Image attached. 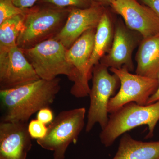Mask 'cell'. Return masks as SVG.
<instances>
[{"mask_svg": "<svg viewBox=\"0 0 159 159\" xmlns=\"http://www.w3.org/2000/svg\"><path fill=\"white\" fill-rule=\"evenodd\" d=\"M105 11L104 6L95 3L87 9L71 8L65 25L53 39L69 49L85 31L97 29Z\"/></svg>", "mask_w": 159, "mask_h": 159, "instance_id": "7c38bea8", "label": "cell"}, {"mask_svg": "<svg viewBox=\"0 0 159 159\" xmlns=\"http://www.w3.org/2000/svg\"><path fill=\"white\" fill-rule=\"evenodd\" d=\"M142 39L139 33L128 29L122 22H118L115 25L110 50L99 63L108 68H125L132 72L134 70L133 52Z\"/></svg>", "mask_w": 159, "mask_h": 159, "instance_id": "8fae6325", "label": "cell"}, {"mask_svg": "<svg viewBox=\"0 0 159 159\" xmlns=\"http://www.w3.org/2000/svg\"><path fill=\"white\" fill-rule=\"evenodd\" d=\"M108 68L99 63L92 71V87L85 131L90 132L97 123L103 129L109 119L107 108L111 98L115 96L120 81L116 74L109 73Z\"/></svg>", "mask_w": 159, "mask_h": 159, "instance_id": "8992f818", "label": "cell"}, {"mask_svg": "<svg viewBox=\"0 0 159 159\" xmlns=\"http://www.w3.org/2000/svg\"><path fill=\"white\" fill-rule=\"evenodd\" d=\"M112 159H159V141L144 142L123 134Z\"/></svg>", "mask_w": 159, "mask_h": 159, "instance_id": "9a60e30c", "label": "cell"}, {"mask_svg": "<svg viewBox=\"0 0 159 159\" xmlns=\"http://www.w3.org/2000/svg\"><path fill=\"white\" fill-rule=\"evenodd\" d=\"M109 70L119 77L120 87L118 93L110 99L108 113L116 111L130 102L140 105H147L148 99L158 88V79L132 74L125 68H111Z\"/></svg>", "mask_w": 159, "mask_h": 159, "instance_id": "52a82bcc", "label": "cell"}, {"mask_svg": "<svg viewBox=\"0 0 159 159\" xmlns=\"http://www.w3.org/2000/svg\"><path fill=\"white\" fill-rule=\"evenodd\" d=\"M28 9L24 28L16 45L25 50L34 47L56 36L65 25L71 8H60L48 5Z\"/></svg>", "mask_w": 159, "mask_h": 159, "instance_id": "7a4b0ae2", "label": "cell"}, {"mask_svg": "<svg viewBox=\"0 0 159 159\" xmlns=\"http://www.w3.org/2000/svg\"><path fill=\"white\" fill-rule=\"evenodd\" d=\"M28 123L0 122V159H27L32 144Z\"/></svg>", "mask_w": 159, "mask_h": 159, "instance_id": "4fadbf2b", "label": "cell"}, {"mask_svg": "<svg viewBox=\"0 0 159 159\" xmlns=\"http://www.w3.org/2000/svg\"><path fill=\"white\" fill-rule=\"evenodd\" d=\"M61 79L38 80L9 89L0 90L1 121L28 123L31 117L54 102Z\"/></svg>", "mask_w": 159, "mask_h": 159, "instance_id": "6da1fadb", "label": "cell"}, {"mask_svg": "<svg viewBox=\"0 0 159 159\" xmlns=\"http://www.w3.org/2000/svg\"><path fill=\"white\" fill-rule=\"evenodd\" d=\"M158 80L159 81L158 88L156 92L148 99V102H147V105L154 103L159 100V75L158 77Z\"/></svg>", "mask_w": 159, "mask_h": 159, "instance_id": "cb8c5ba5", "label": "cell"}, {"mask_svg": "<svg viewBox=\"0 0 159 159\" xmlns=\"http://www.w3.org/2000/svg\"><path fill=\"white\" fill-rule=\"evenodd\" d=\"M25 15L16 16L0 24V50L17 45L18 37L24 28Z\"/></svg>", "mask_w": 159, "mask_h": 159, "instance_id": "e0dca14e", "label": "cell"}, {"mask_svg": "<svg viewBox=\"0 0 159 159\" xmlns=\"http://www.w3.org/2000/svg\"><path fill=\"white\" fill-rule=\"evenodd\" d=\"M96 29L85 31L73 44L66 53V57L73 66L77 77V81L71 88L70 93L77 98L89 96L90 88L89 81L92 78L88 66L93 50Z\"/></svg>", "mask_w": 159, "mask_h": 159, "instance_id": "9c48e42d", "label": "cell"}, {"mask_svg": "<svg viewBox=\"0 0 159 159\" xmlns=\"http://www.w3.org/2000/svg\"><path fill=\"white\" fill-rule=\"evenodd\" d=\"M94 3L103 6H110L115 0H92Z\"/></svg>", "mask_w": 159, "mask_h": 159, "instance_id": "d4e9b609", "label": "cell"}, {"mask_svg": "<svg viewBox=\"0 0 159 159\" xmlns=\"http://www.w3.org/2000/svg\"><path fill=\"white\" fill-rule=\"evenodd\" d=\"M159 121V100L146 105L129 102L109 116L107 125L99 134L100 142L110 147L123 134L142 125H148L145 139H151Z\"/></svg>", "mask_w": 159, "mask_h": 159, "instance_id": "3957f363", "label": "cell"}, {"mask_svg": "<svg viewBox=\"0 0 159 159\" xmlns=\"http://www.w3.org/2000/svg\"><path fill=\"white\" fill-rule=\"evenodd\" d=\"M28 131L31 139L39 140L46 136L48 127L38 119H32L28 124Z\"/></svg>", "mask_w": 159, "mask_h": 159, "instance_id": "ffe728a7", "label": "cell"}, {"mask_svg": "<svg viewBox=\"0 0 159 159\" xmlns=\"http://www.w3.org/2000/svg\"><path fill=\"white\" fill-rule=\"evenodd\" d=\"M145 6L151 8L159 18V0H140Z\"/></svg>", "mask_w": 159, "mask_h": 159, "instance_id": "603a6c76", "label": "cell"}, {"mask_svg": "<svg viewBox=\"0 0 159 159\" xmlns=\"http://www.w3.org/2000/svg\"><path fill=\"white\" fill-rule=\"evenodd\" d=\"M21 50L41 79L50 80L63 75L74 84L77 82L75 70L66 57L67 49L58 41L52 39Z\"/></svg>", "mask_w": 159, "mask_h": 159, "instance_id": "5b68a950", "label": "cell"}, {"mask_svg": "<svg viewBox=\"0 0 159 159\" xmlns=\"http://www.w3.org/2000/svg\"><path fill=\"white\" fill-rule=\"evenodd\" d=\"M39 79L17 45L0 50V90L15 88Z\"/></svg>", "mask_w": 159, "mask_h": 159, "instance_id": "ba28073f", "label": "cell"}, {"mask_svg": "<svg viewBox=\"0 0 159 159\" xmlns=\"http://www.w3.org/2000/svg\"><path fill=\"white\" fill-rule=\"evenodd\" d=\"M40 0H13L15 5L22 9H30Z\"/></svg>", "mask_w": 159, "mask_h": 159, "instance_id": "7402d4cb", "label": "cell"}, {"mask_svg": "<svg viewBox=\"0 0 159 159\" xmlns=\"http://www.w3.org/2000/svg\"><path fill=\"white\" fill-rule=\"evenodd\" d=\"M39 2L60 8L87 9L94 4L92 0H40Z\"/></svg>", "mask_w": 159, "mask_h": 159, "instance_id": "ac0fdd59", "label": "cell"}, {"mask_svg": "<svg viewBox=\"0 0 159 159\" xmlns=\"http://www.w3.org/2000/svg\"><path fill=\"white\" fill-rule=\"evenodd\" d=\"M53 111L50 107H45L37 112V119L43 124H50L54 119Z\"/></svg>", "mask_w": 159, "mask_h": 159, "instance_id": "44dd1931", "label": "cell"}, {"mask_svg": "<svg viewBox=\"0 0 159 159\" xmlns=\"http://www.w3.org/2000/svg\"><path fill=\"white\" fill-rule=\"evenodd\" d=\"M114 30L110 16L105 11L96 30L93 50L88 66L89 71L91 74L94 66L99 64L110 50L113 41Z\"/></svg>", "mask_w": 159, "mask_h": 159, "instance_id": "2e32d148", "label": "cell"}, {"mask_svg": "<svg viewBox=\"0 0 159 159\" xmlns=\"http://www.w3.org/2000/svg\"><path fill=\"white\" fill-rule=\"evenodd\" d=\"M110 6L122 16L125 26L139 33L143 39L159 33V18L148 6L136 0H115Z\"/></svg>", "mask_w": 159, "mask_h": 159, "instance_id": "30bf717a", "label": "cell"}, {"mask_svg": "<svg viewBox=\"0 0 159 159\" xmlns=\"http://www.w3.org/2000/svg\"><path fill=\"white\" fill-rule=\"evenodd\" d=\"M28 9L19 8L13 0H0V24L6 20L18 15H25Z\"/></svg>", "mask_w": 159, "mask_h": 159, "instance_id": "d6986e66", "label": "cell"}, {"mask_svg": "<svg viewBox=\"0 0 159 159\" xmlns=\"http://www.w3.org/2000/svg\"><path fill=\"white\" fill-rule=\"evenodd\" d=\"M84 107L60 112L49 124L48 133L43 139L36 140L45 150L53 152V159H65L67 149L71 144H77L85 126Z\"/></svg>", "mask_w": 159, "mask_h": 159, "instance_id": "277c9868", "label": "cell"}, {"mask_svg": "<svg viewBox=\"0 0 159 159\" xmlns=\"http://www.w3.org/2000/svg\"><path fill=\"white\" fill-rule=\"evenodd\" d=\"M136 74L158 79L159 75V33L143 39L135 57Z\"/></svg>", "mask_w": 159, "mask_h": 159, "instance_id": "5bb4252c", "label": "cell"}]
</instances>
